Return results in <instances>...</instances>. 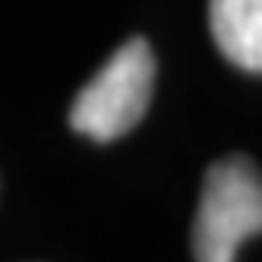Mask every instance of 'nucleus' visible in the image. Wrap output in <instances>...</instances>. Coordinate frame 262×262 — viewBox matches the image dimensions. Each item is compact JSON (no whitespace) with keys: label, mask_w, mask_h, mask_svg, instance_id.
<instances>
[{"label":"nucleus","mask_w":262,"mask_h":262,"mask_svg":"<svg viewBox=\"0 0 262 262\" xmlns=\"http://www.w3.org/2000/svg\"><path fill=\"white\" fill-rule=\"evenodd\" d=\"M262 234V174L250 158H221L202 180L193 221L196 262H237L243 240Z\"/></svg>","instance_id":"f257e3e1"},{"label":"nucleus","mask_w":262,"mask_h":262,"mask_svg":"<svg viewBox=\"0 0 262 262\" xmlns=\"http://www.w3.org/2000/svg\"><path fill=\"white\" fill-rule=\"evenodd\" d=\"M152 92L155 54L145 38H129L73 98L70 126L95 142H114L145 117Z\"/></svg>","instance_id":"f03ea898"},{"label":"nucleus","mask_w":262,"mask_h":262,"mask_svg":"<svg viewBox=\"0 0 262 262\" xmlns=\"http://www.w3.org/2000/svg\"><path fill=\"white\" fill-rule=\"evenodd\" d=\"M209 29L234 67L262 73V0H209Z\"/></svg>","instance_id":"7ed1b4c3"}]
</instances>
